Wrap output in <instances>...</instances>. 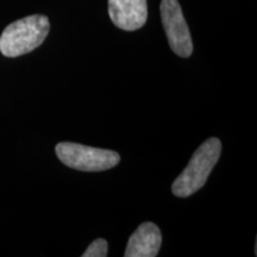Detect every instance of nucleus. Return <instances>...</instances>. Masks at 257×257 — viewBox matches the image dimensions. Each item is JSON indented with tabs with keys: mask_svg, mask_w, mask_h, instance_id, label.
Segmentation results:
<instances>
[{
	"mask_svg": "<svg viewBox=\"0 0 257 257\" xmlns=\"http://www.w3.org/2000/svg\"><path fill=\"white\" fill-rule=\"evenodd\" d=\"M50 30L46 16L34 15L19 19L5 28L0 36V51L6 57L30 53L43 43Z\"/></svg>",
	"mask_w": 257,
	"mask_h": 257,
	"instance_id": "f257e3e1",
	"label": "nucleus"
},
{
	"mask_svg": "<svg viewBox=\"0 0 257 257\" xmlns=\"http://www.w3.org/2000/svg\"><path fill=\"white\" fill-rule=\"evenodd\" d=\"M220 153L221 142L218 138L211 137L205 141L173 184L172 191L176 197L187 198L205 186L208 175L219 160Z\"/></svg>",
	"mask_w": 257,
	"mask_h": 257,
	"instance_id": "f03ea898",
	"label": "nucleus"
},
{
	"mask_svg": "<svg viewBox=\"0 0 257 257\" xmlns=\"http://www.w3.org/2000/svg\"><path fill=\"white\" fill-rule=\"evenodd\" d=\"M56 155L67 167L82 172H101L119 163V154L113 150L86 147L82 144L63 142L55 148Z\"/></svg>",
	"mask_w": 257,
	"mask_h": 257,
	"instance_id": "7ed1b4c3",
	"label": "nucleus"
},
{
	"mask_svg": "<svg viewBox=\"0 0 257 257\" xmlns=\"http://www.w3.org/2000/svg\"><path fill=\"white\" fill-rule=\"evenodd\" d=\"M161 19L166 30L169 46L176 55L189 57L193 53V42L178 0H162L160 6Z\"/></svg>",
	"mask_w": 257,
	"mask_h": 257,
	"instance_id": "20e7f679",
	"label": "nucleus"
},
{
	"mask_svg": "<svg viewBox=\"0 0 257 257\" xmlns=\"http://www.w3.org/2000/svg\"><path fill=\"white\" fill-rule=\"evenodd\" d=\"M108 15L121 30H138L147 22L148 3L147 0H108Z\"/></svg>",
	"mask_w": 257,
	"mask_h": 257,
	"instance_id": "39448f33",
	"label": "nucleus"
},
{
	"mask_svg": "<svg viewBox=\"0 0 257 257\" xmlns=\"http://www.w3.org/2000/svg\"><path fill=\"white\" fill-rule=\"evenodd\" d=\"M162 234L157 225L150 221L141 224L128 238L125 257H155L160 251Z\"/></svg>",
	"mask_w": 257,
	"mask_h": 257,
	"instance_id": "423d86ee",
	"label": "nucleus"
},
{
	"mask_svg": "<svg viewBox=\"0 0 257 257\" xmlns=\"http://www.w3.org/2000/svg\"><path fill=\"white\" fill-rule=\"evenodd\" d=\"M107 242L102 238H98L89 244L86 251L82 253V257H105L107 256Z\"/></svg>",
	"mask_w": 257,
	"mask_h": 257,
	"instance_id": "0eeeda50",
	"label": "nucleus"
}]
</instances>
